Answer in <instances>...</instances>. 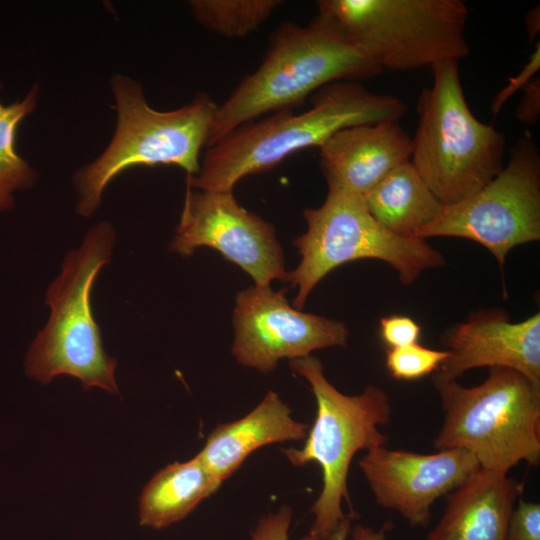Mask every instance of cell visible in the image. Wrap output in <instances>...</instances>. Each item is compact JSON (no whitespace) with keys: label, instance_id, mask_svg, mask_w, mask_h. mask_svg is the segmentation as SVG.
I'll use <instances>...</instances> for the list:
<instances>
[{"label":"cell","instance_id":"obj_1","mask_svg":"<svg viewBox=\"0 0 540 540\" xmlns=\"http://www.w3.org/2000/svg\"><path fill=\"white\" fill-rule=\"evenodd\" d=\"M312 107L292 109L246 123L207 147L199 172L187 186L204 191H232L243 177L278 164L292 153L318 146L336 132L356 125L398 121L408 107L401 99L376 94L355 81H337L318 89Z\"/></svg>","mask_w":540,"mask_h":540},{"label":"cell","instance_id":"obj_2","mask_svg":"<svg viewBox=\"0 0 540 540\" xmlns=\"http://www.w3.org/2000/svg\"><path fill=\"white\" fill-rule=\"evenodd\" d=\"M383 71L319 13L307 26L285 23L270 38L263 62L215 111L207 147L269 112L292 109L311 92L337 81H359Z\"/></svg>","mask_w":540,"mask_h":540},{"label":"cell","instance_id":"obj_3","mask_svg":"<svg viewBox=\"0 0 540 540\" xmlns=\"http://www.w3.org/2000/svg\"><path fill=\"white\" fill-rule=\"evenodd\" d=\"M292 370L304 377L315 396L317 410L301 449H282L294 466L317 463L322 471V489L310 509L314 521L309 534L331 540L353 519L342 509L345 501L352 508L348 493L349 467L358 451L387 445L380 431L392 417V406L385 390L368 385L358 395H345L325 377L322 363L309 355L290 360Z\"/></svg>","mask_w":540,"mask_h":540},{"label":"cell","instance_id":"obj_4","mask_svg":"<svg viewBox=\"0 0 540 540\" xmlns=\"http://www.w3.org/2000/svg\"><path fill=\"white\" fill-rule=\"evenodd\" d=\"M115 230L108 222L92 227L82 244L70 251L46 292L49 320L26 356V372L42 384L57 376L77 378L84 389L118 394L117 361L103 347L94 319L91 292L102 267L110 262Z\"/></svg>","mask_w":540,"mask_h":540},{"label":"cell","instance_id":"obj_5","mask_svg":"<svg viewBox=\"0 0 540 540\" xmlns=\"http://www.w3.org/2000/svg\"><path fill=\"white\" fill-rule=\"evenodd\" d=\"M111 89L117 111L114 136L74 178L77 213L84 217L96 211L105 188L129 168L174 165L196 175L218 106L208 94L199 93L185 106L158 111L147 103L140 83L119 74L112 76Z\"/></svg>","mask_w":540,"mask_h":540},{"label":"cell","instance_id":"obj_6","mask_svg":"<svg viewBox=\"0 0 540 540\" xmlns=\"http://www.w3.org/2000/svg\"><path fill=\"white\" fill-rule=\"evenodd\" d=\"M444 413L436 450L460 448L480 468L500 474L520 462H540V384L506 367L489 368L477 386L433 379Z\"/></svg>","mask_w":540,"mask_h":540},{"label":"cell","instance_id":"obj_7","mask_svg":"<svg viewBox=\"0 0 540 540\" xmlns=\"http://www.w3.org/2000/svg\"><path fill=\"white\" fill-rule=\"evenodd\" d=\"M430 68L433 83L419 97L410 162L436 198L449 206L469 198L501 172L506 139L471 112L458 61Z\"/></svg>","mask_w":540,"mask_h":540},{"label":"cell","instance_id":"obj_8","mask_svg":"<svg viewBox=\"0 0 540 540\" xmlns=\"http://www.w3.org/2000/svg\"><path fill=\"white\" fill-rule=\"evenodd\" d=\"M317 7L382 71L459 62L470 53L461 0H321Z\"/></svg>","mask_w":540,"mask_h":540},{"label":"cell","instance_id":"obj_9","mask_svg":"<svg viewBox=\"0 0 540 540\" xmlns=\"http://www.w3.org/2000/svg\"><path fill=\"white\" fill-rule=\"evenodd\" d=\"M307 231L294 240L301 256L285 281L297 287L295 309L303 308L317 283L336 267L359 259L388 263L404 285H412L427 269L445 264L442 254L423 239L397 236L380 225L363 198L328 187L323 204L303 211Z\"/></svg>","mask_w":540,"mask_h":540},{"label":"cell","instance_id":"obj_10","mask_svg":"<svg viewBox=\"0 0 540 540\" xmlns=\"http://www.w3.org/2000/svg\"><path fill=\"white\" fill-rule=\"evenodd\" d=\"M458 237L488 249L503 270L518 245L540 239V154L530 134L518 139L501 172L478 192L444 206L418 239Z\"/></svg>","mask_w":540,"mask_h":540},{"label":"cell","instance_id":"obj_11","mask_svg":"<svg viewBox=\"0 0 540 540\" xmlns=\"http://www.w3.org/2000/svg\"><path fill=\"white\" fill-rule=\"evenodd\" d=\"M202 246L216 249L240 266L255 286H269L273 280L286 279L283 251L274 227L243 208L232 191L186 187L171 250L190 256Z\"/></svg>","mask_w":540,"mask_h":540},{"label":"cell","instance_id":"obj_12","mask_svg":"<svg viewBox=\"0 0 540 540\" xmlns=\"http://www.w3.org/2000/svg\"><path fill=\"white\" fill-rule=\"evenodd\" d=\"M284 292L254 286L238 293L232 353L240 364L268 373L281 359L347 345L349 332L344 323L292 308Z\"/></svg>","mask_w":540,"mask_h":540},{"label":"cell","instance_id":"obj_13","mask_svg":"<svg viewBox=\"0 0 540 540\" xmlns=\"http://www.w3.org/2000/svg\"><path fill=\"white\" fill-rule=\"evenodd\" d=\"M359 467L377 505L398 512L413 528H425L431 508L480 468L465 449L422 454L386 445L366 451Z\"/></svg>","mask_w":540,"mask_h":540},{"label":"cell","instance_id":"obj_14","mask_svg":"<svg viewBox=\"0 0 540 540\" xmlns=\"http://www.w3.org/2000/svg\"><path fill=\"white\" fill-rule=\"evenodd\" d=\"M448 357L433 373V379L456 380L479 367L514 369L540 384V314L511 322L502 309L470 314L443 335Z\"/></svg>","mask_w":540,"mask_h":540},{"label":"cell","instance_id":"obj_15","mask_svg":"<svg viewBox=\"0 0 540 540\" xmlns=\"http://www.w3.org/2000/svg\"><path fill=\"white\" fill-rule=\"evenodd\" d=\"M412 138L397 121L344 128L320 147L328 187L364 197L388 173L410 161Z\"/></svg>","mask_w":540,"mask_h":540},{"label":"cell","instance_id":"obj_16","mask_svg":"<svg viewBox=\"0 0 540 540\" xmlns=\"http://www.w3.org/2000/svg\"><path fill=\"white\" fill-rule=\"evenodd\" d=\"M524 483L479 468L445 495L446 506L426 540H505Z\"/></svg>","mask_w":540,"mask_h":540},{"label":"cell","instance_id":"obj_17","mask_svg":"<svg viewBox=\"0 0 540 540\" xmlns=\"http://www.w3.org/2000/svg\"><path fill=\"white\" fill-rule=\"evenodd\" d=\"M308 428L307 424L292 418L291 409L277 393L269 391L244 417L217 425L197 455L223 482L258 448L305 440Z\"/></svg>","mask_w":540,"mask_h":540},{"label":"cell","instance_id":"obj_18","mask_svg":"<svg viewBox=\"0 0 540 540\" xmlns=\"http://www.w3.org/2000/svg\"><path fill=\"white\" fill-rule=\"evenodd\" d=\"M223 482L198 455L186 462H173L158 471L139 497V524L166 528L188 516Z\"/></svg>","mask_w":540,"mask_h":540},{"label":"cell","instance_id":"obj_19","mask_svg":"<svg viewBox=\"0 0 540 540\" xmlns=\"http://www.w3.org/2000/svg\"><path fill=\"white\" fill-rule=\"evenodd\" d=\"M363 201L380 225L410 239L417 238L418 232L436 220L444 208L410 161L388 173Z\"/></svg>","mask_w":540,"mask_h":540},{"label":"cell","instance_id":"obj_20","mask_svg":"<svg viewBox=\"0 0 540 540\" xmlns=\"http://www.w3.org/2000/svg\"><path fill=\"white\" fill-rule=\"evenodd\" d=\"M38 94L34 85L21 101L9 105L0 102V210L10 208L14 193L36 180V172L17 153L15 140L19 125L35 109Z\"/></svg>","mask_w":540,"mask_h":540},{"label":"cell","instance_id":"obj_21","mask_svg":"<svg viewBox=\"0 0 540 540\" xmlns=\"http://www.w3.org/2000/svg\"><path fill=\"white\" fill-rule=\"evenodd\" d=\"M279 0H193L195 19L227 37H243L258 28L282 4Z\"/></svg>","mask_w":540,"mask_h":540},{"label":"cell","instance_id":"obj_22","mask_svg":"<svg viewBox=\"0 0 540 540\" xmlns=\"http://www.w3.org/2000/svg\"><path fill=\"white\" fill-rule=\"evenodd\" d=\"M448 355L447 350L431 349L415 343L388 348L385 364L394 379L413 381L436 372Z\"/></svg>","mask_w":540,"mask_h":540},{"label":"cell","instance_id":"obj_23","mask_svg":"<svg viewBox=\"0 0 540 540\" xmlns=\"http://www.w3.org/2000/svg\"><path fill=\"white\" fill-rule=\"evenodd\" d=\"M505 540H540V504L519 498Z\"/></svg>","mask_w":540,"mask_h":540},{"label":"cell","instance_id":"obj_24","mask_svg":"<svg viewBox=\"0 0 540 540\" xmlns=\"http://www.w3.org/2000/svg\"><path fill=\"white\" fill-rule=\"evenodd\" d=\"M420 334V325L410 317L393 314L380 319V335L389 348L418 343Z\"/></svg>","mask_w":540,"mask_h":540},{"label":"cell","instance_id":"obj_25","mask_svg":"<svg viewBox=\"0 0 540 540\" xmlns=\"http://www.w3.org/2000/svg\"><path fill=\"white\" fill-rule=\"evenodd\" d=\"M292 514L289 506H282L277 512L268 513L258 521L250 540H288ZM301 540L321 539L308 534Z\"/></svg>","mask_w":540,"mask_h":540},{"label":"cell","instance_id":"obj_26","mask_svg":"<svg viewBox=\"0 0 540 540\" xmlns=\"http://www.w3.org/2000/svg\"><path fill=\"white\" fill-rule=\"evenodd\" d=\"M540 67V43L537 42L536 48L530 56L529 62L522 68L521 72L509 79L508 85L503 88L493 99L491 110L497 115L507 100L519 89H523L538 71Z\"/></svg>","mask_w":540,"mask_h":540},{"label":"cell","instance_id":"obj_27","mask_svg":"<svg viewBox=\"0 0 540 540\" xmlns=\"http://www.w3.org/2000/svg\"><path fill=\"white\" fill-rule=\"evenodd\" d=\"M522 98L516 110L517 119L524 125H532L538 119L540 111V81L534 78L524 88Z\"/></svg>","mask_w":540,"mask_h":540},{"label":"cell","instance_id":"obj_28","mask_svg":"<svg viewBox=\"0 0 540 540\" xmlns=\"http://www.w3.org/2000/svg\"><path fill=\"white\" fill-rule=\"evenodd\" d=\"M392 528L391 521L385 522L379 529L358 523L350 531L353 540H387V534Z\"/></svg>","mask_w":540,"mask_h":540},{"label":"cell","instance_id":"obj_29","mask_svg":"<svg viewBox=\"0 0 540 540\" xmlns=\"http://www.w3.org/2000/svg\"><path fill=\"white\" fill-rule=\"evenodd\" d=\"M539 5L533 10L527 13L525 22L529 38L533 40L536 34L539 32L540 18H539Z\"/></svg>","mask_w":540,"mask_h":540},{"label":"cell","instance_id":"obj_30","mask_svg":"<svg viewBox=\"0 0 540 540\" xmlns=\"http://www.w3.org/2000/svg\"><path fill=\"white\" fill-rule=\"evenodd\" d=\"M351 529V523L343 525L333 536L331 540H346Z\"/></svg>","mask_w":540,"mask_h":540}]
</instances>
